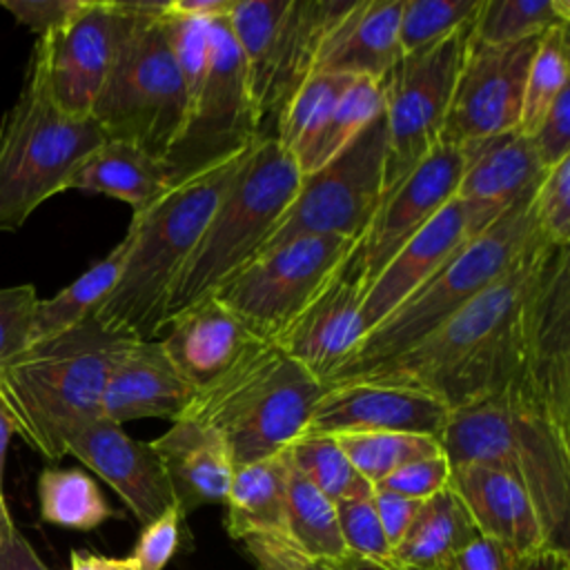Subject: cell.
<instances>
[{
  "mask_svg": "<svg viewBox=\"0 0 570 570\" xmlns=\"http://www.w3.org/2000/svg\"><path fill=\"white\" fill-rule=\"evenodd\" d=\"M548 247L552 245L534 247L508 274L403 354L343 383L370 381L414 387L432 394L448 410L514 385L521 367V307Z\"/></svg>",
  "mask_w": 570,
  "mask_h": 570,
  "instance_id": "6da1fadb",
  "label": "cell"
},
{
  "mask_svg": "<svg viewBox=\"0 0 570 570\" xmlns=\"http://www.w3.org/2000/svg\"><path fill=\"white\" fill-rule=\"evenodd\" d=\"M140 336L94 316L31 343L0 374V401L16 434L49 461L87 423L100 419L107 376Z\"/></svg>",
  "mask_w": 570,
  "mask_h": 570,
  "instance_id": "7a4b0ae2",
  "label": "cell"
},
{
  "mask_svg": "<svg viewBox=\"0 0 570 570\" xmlns=\"http://www.w3.org/2000/svg\"><path fill=\"white\" fill-rule=\"evenodd\" d=\"M450 465L479 463L514 479L530 497L550 550L570 552V432L517 385L450 410L441 430Z\"/></svg>",
  "mask_w": 570,
  "mask_h": 570,
  "instance_id": "3957f363",
  "label": "cell"
},
{
  "mask_svg": "<svg viewBox=\"0 0 570 570\" xmlns=\"http://www.w3.org/2000/svg\"><path fill=\"white\" fill-rule=\"evenodd\" d=\"M245 154L247 149L174 185L145 212L131 216L120 276L91 314L96 321L140 338L160 334L169 289Z\"/></svg>",
  "mask_w": 570,
  "mask_h": 570,
  "instance_id": "277c9868",
  "label": "cell"
},
{
  "mask_svg": "<svg viewBox=\"0 0 570 570\" xmlns=\"http://www.w3.org/2000/svg\"><path fill=\"white\" fill-rule=\"evenodd\" d=\"M532 194L503 209L499 218L470 238L443 267L374 325L323 385H338L372 365L403 354L508 274L525 254L548 245L534 223Z\"/></svg>",
  "mask_w": 570,
  "mask_h": 570,
  "instance_id": "5b68a950",
  "label": "cell"
},
{
  "mask_svg": "<svg viewBox=\"0 0 570 570\" xmlns=\"http://www.w3.org/2000/svg\"><path fill=\"white\" fill-rule=\"evenodd\" d=\"M167 2H116L118 40L91 118L109 140H125L165 160L189 102L165 20Z\"/></svg>",
  "mask_w": 570,
  "mask_h": 570,
  "instance_id": "8992f818",
  "label": "cell"
},
{
  "mask_svg": "<svg viewBox=\"0 0 570 570\" xmlns=\"http://www.w3.org/2000/svg\"><path fill=\"white\" fill-rule=\"evenodd\" d=\"M298 183L294 158L274 136H263L247 149L169 289L163 327L176 312L214 294L263 249Z\"/></svg>",
  "mask_w": 570,
  "mask_h": 570,
  "instance_id": "52a82bcc",
  "label": "cell"
},
{
  "mask_svg": "<svg viewBox=\"0 0 570 570\" xmlns=\"http://www.w3.org/2000/svg\"><path fill=\"white\" fill-rule=\"evenodd\" d=\"M325 385L267 341L214 383L196 390L185 416L214 428L234 468L283 452L314 414Z\"/></svg>",
  "mask_w": 570,
  "mask_h": 570,
  "instance_id": "ba28073f",
  "label": "cell"
},
{
  "mask_svg": "<svg viewBox=\"0 0 570 570\" xmlns=\"http://www.w3.org/2000/svg\"><path fill=\"white\" fill-rule=\"evenodd\" d=\"M105 140L87 116L65 114L29 62L16 102L0 120V232H16L51 196L67 189L76 167Z\"/></svg>",
  "mask_w": 570,
  "mask_h": 570,
  "instance_id": "9c48e42d",
  "label": "cell"
},
{
  "mask_svg": "<svg viewBox=\"0 0 570 570\" xmlns=\"http://www.w3.org/2000/svg\"><path fill=\"white\" fill-rule=\"evenodd\" d=\"M385 156L387 129L381 111L345 149L301 176L292 203L258 254L301 236L361 238L385 191Z\"/></svg>",
  "mask_w": 570,
  "mask_h": 570,
  "instance_id": "30bf717a",
  "label": "cell"
},
{
  "mask_svg": "<svg viewBox=\"0 0 570 570\" xmlns=\"http://www.w3.org/2000/svg\"><path fill=\"white\" fill-rule=\"evenodd\" d=\"M209 40L205 80L187 111L180 138L163 160L171 187L243 154L263 138L261 116L227 18L209 22Z\"/></svg>",
  "mask_w": 570,
  "mask_h": 570,
  "instance_id": "8fae6325",
  "label": "cell"
},
{
  "mask_svg": "<svg viewBox=\"0 0 570 570\" xmlns=\"http://www.w3.org/2000/svg\"><path fill=\"white\" fill-rule=\"evenodd\" d=\"M472 22L432 47L401 56L383 78L385 189L439 145Z\"/></svg>",
  "mask_w": 570,
  "mask_h": 570,
  "instance_id": "7c38bea8",
  "label": "cell"
},
{
  "mask_svg": "<svg viewBox=\"0 0 570 570\" xmlns=\"http://www.w3.org/2000/svg\"><path fill=\"white\" fill-rule=\"evenodd\" d=\"M358 240V238H356ZM356 240L301 236L254 256L214 296L261 338L274 341L318 294Z\"/></svg>",
  "mask_w": 570,
  "mask_h": 570,
  "instance_id": "4fadbf2b",
  "label": "cell"
},
{
  "mask_svg": "<svg viewBox=\"0 0 570 570\" xmlns=\"http://www.w3.org/2000/svg\"><path fill=\"white\" fill-rule=\"evenodd\" d=\"M570 432V247H548L521 307V367L514 383Z\"/></svg>",
  "mask_w": 570,
  "mask_h": 570,
  "instance_id": "5bb4252c",
  "label": "cell"
},
{
  "mask_svg": "<svg viewBox=\"0 0 570 570\" xmlns=\"http://www.w3.org/2000/svg\"><path fill=\"white\" fill-rule=\"evenodd\" d=\"M539 38L488 45L470 33L439 142L463 145L519 127L525 73Z\"/></svg>",
  "mask_w": 570,
  "mask_h": 570,
  "instance_id": "9a60e30c",
  "label": "cell"
},
{
  "mask_svg": "<svg viewBox=\"0 0 570 570\" xmlns=\"http://www.w3.org/2000/svg\"><path fill=\"white\" fill-rule=\"evenodd\" d=\"M116 40V2L85 0L62 27L36 40L29 62L65 114L87 118L109 73Z\"/></svg>",
  "mask_w": 570,
  "mask_h": 570,
  "instance_id": "2e32d148",
  "label": "cell"
},
{
  "mask_svg": "<svg viewBox=\"0 0 570 570\" xmlns=\"http://www.w3.org/2000/svg\"><path fill=\"white\" fill-rule=\"evenodd\" d=\"M503 209L454 196L387 261L363 294L361 325L367 334L419 285L443 267ZM363 334V336H365Z\"/></svg>",
  "mask_w": 570,
  "mask_h": 570,
  "instance_id": "e0dca14e",
  "label": "cell"
},
{
  "mask_svg": "<svg viewBox=\"0 0 570 570\" xmlns=\"http://www.w3.org/2000/svg\"><path fill=\"white\" fill-rule=\"evenodd\" d=\"M363 294L365 265L361 243L356 240L318 294L272 343L325 383L365 334L361 325Z\"/></svg>",
  "mask_w": 570,
  "mask_h": 570,
  "instance_id": "ac0fdd59",
  "label": "cell"
},
{
  "mask_svg": "<svg viewBox=\"0 0 570 570\" xmlns=\"http://www.w3.org/2000/svg\"><path fill=\"white\" fill-rule=\"evenodd\" d=\"M461 169V147L439 142L403 178L383 191L376 212L358 238L365 265V289L407 238L456 196Z\"/></svg>",
  "mask_w": 570,
  "mask_h": 570,
  "instance_id": "d6986e66",
  "label": "cell"
},
{
  "mask_svg": "<svg viewBox=\"0 0 570 570\" xmlns=\"http://www.w3.org/2000/svg\"><path fill=\"white\" fill-rule=\"evenodd\" d=\"M450 410L428 392L352 381L341 385H325L314 414L309 432L323 434H356V432H410L441 436Z\"/></svg>",
  "mask_w": 570,
  "mask_h": 570,
  "instance_id": "ffe728a7",
  "label": "cell"
},
{
  "mask_svg": "<svg viewBox=\"0 0 570 570\" xmlns=\"http://www.w3.org/2000/svg\"><path fill=\"white\" fill-rule=\"evenodd\" d=\"M65 452L96 472L145 525L174 505V494L158 454L122 425L96 419L69 436Z\"/></svg>",
  "mask_w": 570,
  "mask_h": 570,
  "instance_id": "44dd1931",
  "label": "cell"
},
{
  "mask_svg": "<svg viewBox=\"0 0 570 570\" xmlns=\"http://www.w3.org/2000/svg\"><path fill=\"white\" fill-rule=\"evenodd\" d=\"M163 330H167L160 338L167 356L196 390L214 383L267 343L214 294L176 312Z\"/></svg>",
  "mask_w": 570,
  "mask_h": 570,
  "instance_id": "7402d4cb",
  "label": "cell"
},
{
  "mask_svg": "<svg viewBox=\"0 0 570 570\" xmlns=\"http://www.w3.org/2000/svg\"><path fill=\"white\" fill-rule=\"evenodd\" d=\"M196 387L176 370L160 338H136L111 367L100 414L111 423L134 419H183Z\"/></svg>",
  "mask_w": 570,
  "mask_h": 570,
  "instance_id": "603a6c76",
  "label": "cell"
},
{
  "mask_svg": "<svg viewBox=\"0 0 570 570\" xmlns=\"http://www.w3.org/2000/svg\"><path fill=\"white\" fill-rule=\"evenodd\" d=\"M448 488L461 499L479 534L525 557L550 550L528 492L508 474L479 463H459L450 465Z\"/></svg>",
  "mask_w": 570,
  "mask_h": 570,
  "instance_id": "cb8c5ba5",
  "label": "cell"
},
{
  "mask_svg": "<svg viewBox=\"0 0 570 570\" xmlns=\"http://www.w3.org/2000/svg\"><path fill=\"white\" fill-rule=\"evenodd\" d=\"M354 0H289L283 13L269 76L258 102L261 131L278 120L292 94L314 73L327 33L345 18ZM274 136V131H272Z\"/></svg>",
  "mask_w": 570,
  "mask_h": 570,
  "instance_id": "d4e9b609",
  "label": "cell"
},
{
  "mask_svg": "<svg viewBox=\"0 0 570 570\" xmlns=\"http://www.w3.org/2000/svg\"><path fill=\"white\" fill-rule=\"evenodd\" d=\"M149 445L158 454L174 501L185 517L200 505L225 503L236 468L214 428L183 416Z\"/></svg>",
  "mask_w": 570,
  "mask_h": 570,
  "instance_id": "484cf974",
  "label": "cell"
},
{
  "mask_svg": "<svg viewBox=\"0 0 570 570\" xmlns=\"http://www.w3.org/2000/svg\"><path fill=\"white\" fill-rule=\"evenodd\" d=\"M403 0H354L327 33L314 71L383 80L401 60L399 18Z\"/></svg>",
  "mask_w": 570,
  "mask_h": 570,
  "instance_id": "4316f807",
  "label": "cell"
},
{
  "mask_svg": "<svg viewBox=\"0 0 570 570\" xmlns=\"http://www.w3.org/2000/svg\"><path fill=\"white\" fill-rule=\"evenodd\" d=\"M463 169L456 196L497 209H508L519 198L532 194L546 169L530 136L519 129L459 145Z\"/></svg>",
  "mask_w": 570,
  "mask_h": 570,
  "instance_id": "83f0119b",
  "label": "cell"
},
{
  "mask_svg": "<svg viewBox=\"0 0 570 570\" xmlns=\"http://www.w3.org/2000/svg\"><path fill=\"white\" fill-rule=\"evenodd\" d=\"M67 189L102 194L127 203L134 214H140L165 196L171 185L160 158L134 142L105 140L76 167Z\"/></svg>",
  "mask_w": 570,
  "mask_h": 570,
  "instance_id": "f1b7e54d",
  "label": "cell"
},
{
  "mask_svg": "<svg viewBox=\"0 0 570 570\" xmlns=\"http://www.w3.org/2000/svg\"><path fill=\"white\" fill-rule=\"evenodd\" d=\"M287 452L234 470L225 497V528L234 539L267 537L285 541Z\"/></svg>",
  "mask_w": 570,
  "mask_h": 570,
  "instance_id": "f546056e",
  "label": "cell"
},
{
  "mask_svg": "<svg viewBox=\"0 0 570 570\" xmlns=\"http://www.w3.org/2000/svg\"><path fill=\"white\" fill-rule=\"evenodd\" d=\"M479 537L461 499L443 488L425 499L403 539L392 550L396 570H441L461 548Z\"/></svg>",
  "mask_w": 570,
  "mask_h": 570,
  "instance_id": "4dcf8cb0",
  "label": "cell"
},
{
  "mask_svg": "<svg viewBox=\"0 0 570 570\" xmlns=\"http://www.w3.org/2000/svg\"><path fill=\"white\" fill-rule=\"evenodd\" d=\"M285 543L305 557L358 568L343 543L334 503L292 463L285 497Z\"/></svg>",
  "mask_w": 570,
  "mask_h": 570,
  "instance_id": "1f68e13d",
  "label": "cell"
},
{
  "mask_svg": "<svg viewBox=\"0 0 570 570\" xmlns=\"http://www.w3.org/2000/svg\"><path fill=\"white\" fill-rule=\"evenodd\" d=\"M127 249L129 234H125V238L107 256L96 261L85 274L62 287L58 294L45 301L38 298L31 323V343L45 341L89 318L116 285Z\"/></svg>",
  "mask_w": 570,
  "mask_h": 570,
  "instance_id": "d6a6232c",
  "label": "cell"
},
{
  "mask_svg": "<svg viewBox=\"0 0 570 570\" xmlns=\"http://www.w3.org/2000/svg\"><path fill=\"white\" fill-rule=\"evenodd\" d=\"M38 501L42 521L69 530H94L114 517L98 483L80 468H45Z\"/></svg>",
  "mask_w": 570,
  "mask_h": 570,
  "instance_id": "836d02e7",
  "label": "cell"
},
{
  "mask_svg": "<svg viewBox=\"0 0 570 570\" xmlns=\"http://www.w3.org/2000/svg\"><path fill=\"white\" fill-rule=\"evenodd\" d=\"M352 80V76L343 73L314 71L285 102L274 127V138L294 158V163L314 142Z\"/></svg>",
  "mask_w": 570,
  "mask_h": 570,
  "instance_id": "e575fe53",
  "label": "cell"
},
{
  "mask_svg": "<svg viewBox=\"0 0 570 570\" xmlns=\"http://www.w3.org/2000/svg\"><path fill=\"white\" fill-rule=\"evenodd\" d=\"M383 111V80L354 78L334 105L323 129L296 160L301 176L318 169L345 149Z\"/></svg>",
  "mask_w": 570,
  "mask_h": 570,
  "instance_id": "d590c367",
  "label": "cell"
},
{
  "mask_svg": "<svg viewBox=\"0 0 570 570\" xmlns=\"http://www.w3.org/2000/svg\"><path fill=\"white\" fill-rule=\"evenodd\" d=\"M285 450L292 468L298 470L332 503L372 497V483L356 472L336 436L305 430Z\"/></svg>",
  "mask_w": 570,
  "mask_h": 570,
  "instance_id": "8d00e7d4",
  "label": "cell"
},
{
  "mask_svg": "<svg viewBox=\"0 0 570 570\" xmlns=\"http://www.w3.org/2000/svg\"><path fill=\"white\" fill-rule=\"evenodd\" d=\"M289 0H234L227 24L240 51L249 89L258 109L267 85L278 27Z\"/></svg>",
  "mask_w": 570,
  "mask_h": 570,
  "instance_id": "74e56055",
  "label": "cell"
},
{
  "mask_svg": "<svg viewBox=\"0 0 570 570\" xmlns=\"http://www.w3.org/2000/svg\"><path fill=\"white\" fill-rule=\"evenodd\" d=\"M554 27H570L568 0H481L472 22V38L505 45L541 36Z\"/></svg>",
  "mask_w": 570,
  "mask_h": 570,
  "instance_id": "f35d334b",
  "label": "cell"
},
{
  "mask_svg": "<svg viewBox=\"0 0 570 570\" xmlns=\"http://www.w3.org/2000/svg\"><path fill=\"white\" fill-rule=\"evenodd\" d=\"M336 441L341 443L356 472L367 483H372V488L412 461L443 454L441 441L428 434L356 432L336 434Z\"/></svg>",
  "mask_w": 570,
  "mask_h": 570,
  "instance_id": "ab89813d",
  "label": "cell"
},
{
  "mask_svg": "<svg viewBox=\"0 0 570 570\" xmlns=\"http://www.w3.org/2000/svg\"><path fill=\"white\" fill-rule=\"evenodd\" d=\"M568 27H554L541 33L537 51L530 60L525 85L519 131L530 136L554 98L568 87Z\"/></svg>",
  "mask_w": 570,
  "mask_h": 570,
  "instance_id": "60d3db41",
  "label": "cell"
},
{
  "mask_svg": "<svg viewBox=\"0 0 570 570\" xmlns=\"http://www.w3.org/2000/svg\"><path fill=\"white\" fill-rule=\"evenodd\" d=\"M481 0H403L399 18L401 53H414L436 45L456 29L470 24Z\"/></svg>",
  "mask_w": 570,
  "mask_h": 570,
  "instance_id": "b9f144b4",
  "label": "cell"
},
{
  "mask_svg": "<svg viewBox=\"0 0 570 570\" xmlns=\"http://www.w3.org/2000/svg\"><path fill=\"white\" fill-rule=\"evenodd\" d=\"M338 530L350 557L358 568L396 570L392 546L379 523L372 497L334 503Z\"/></svg>",
  "mask_w": 570,
  "mask_h": 570,
  "instance_id": "7bdbcfd3",
  "label": "cell"
},
{
  "mask_svg": "<svg viewBox=\"0 0 570 570\" xmlns=\"http://www.w3.org/2000/svg\"><path fill=\"white\" fill-rule=\"evenodd\" d=\"M534 223L552 247H570V156L546 169L532 194Z\"/></svg>",
  "mask_w": 570,
  "mask_h": 570,
  "instance_id": "ee69618b",
  "label": "cell"
},
{
  "mask_svg": "<svg viewBox=\"0 0 570 570\" xmlns=\"http://www.w3.org/2000/svg\"><path fill=\"white\" fill-rule=\"evenodd\" d=\"M165 20L169 31V45L176 60V67L180 71L187 102L191 107L196 94L200 91V85L205 80L207 67H209V22L171 16L165 7Z\"/></svg>",
  "mask_w": 570,
  "mask_h": 570,
  "instance_id": "f6af8a7d",
  "label": "cell"
},
{
  "mask_svg": "<svg viewBox=\"0 0 570 570\" xmlns=\"http://www.w3.org/2000/svg\"><path fill=\"white\" fill-rule=\"evenodd\" d=\"M38 294L31 283L0 287V374L29 347Z\"/></svg>",
  "mask_w": 570,
  "mask_h": 570,
  "instance_id": "bcb514c9",
  "label": "cell"
},
{
  "mask_svg": "<svg viewBox=\"0 0 570 570\" xmlns=\"http://www.w3.org/2000/svg\"><path fill=\"white\" fill-rule=\"evenodd\" d=\"M183 521L185 514L174 503L156 519L142 525L138 541L131 550V559L138 566V570H163L169 563L180 543Z\"/></svg>",
  "mask_w": 570,
  "mask_h": 570,
  "instance_id": "7dc6e473",
  "label": "cell"
},
{
  "mask_svg": "<svg viewBox=\"0 0 570 570\" xmlns=\"http://www.w3.org/2000/svg\"><path fill=\"white\" fill-rule=\"evenodd\" d=\"M450 481V463L445 454L425 456L419 461H412L390 476H385L381 483H376V490H387L414 501H425L448 488Z\"/></svg>",
  "mask_w": 570,
  "mask_h": 570,
  "instance_id": "c3c4849f",
  "label": "cell"
},
{
  "mask_svg": "<svg viewBox=\"0 0 570 570\" xmlns=\"http://www.w3.org/2000/svg\"><path fill=\"white\" fill-rule=\"evenodd\" d=\"M543 169L570 156V85L554 98L534 131L530 134Z\"/></svg>",
  "mask_w": 570,
  "mask_h": 570,
  "instance_id": "681fc988",
  "label": "cell"
},
{
  "mask_svg": "<svg viewBox=\"0 0 570 570\" xmlns=\"http://www.w3.org/2000/svg\"><path fill=\"white\" fill-rule=\"evenodd\" d=\"M243 543L258 570H367V568H352V566L305 557L281 539L249 537V539H243Z\"/></svg>",
  "mask_w": 570,
  "mask_h": 570,
  "instance_id": "f907efd6",
  "label": "cell"
},
{
  "mask_svg": "<svg viewBox=\"0 0 570 570\" xmlns=\"http://www.w3.org/2000/svg\"><path fill=\"white\" fill-rule=\"evenodd\" d=\"M530 559L532 557L519 554L517 550L479 534L441 570H525Z\"/></svg>",
  "mask_w": 570,
  "mask_h": 570,
  "instance_id": "816d5d0a",
  "label": "cell"
},
{
  "mask_svg": "<svg viewBox=\"0 0 570 570\" xmlns=\"http://www.w3.org/2000/svg\"><path fill=\"white\" fill-rule=\"evenodd\" d=\"M85 0H2L0 7L7 9L20 24L29 27L38 38L62 27Z\"/></svg>",
  "mask_w": 570,
  "mask_h": 570,
  "instance_id": "f5cc1de1",
  "label": "cell"
},
{
  "mask_svg": "<svg viewBox=\"0 0 570 570\" xmlns=\"http://www.w3.org/2000/svg\"><path fill=\"white\" fill-rule=\"evenodd\" d=\"M372 503L379 517V523L392 546V550L396 548V543L403 539V534L407 532L410 523L414 521L419 508L423 501H414L387 490H376L372 492Z\"/></svg>",
  "mask_w": 570,
  "mask_h": 570,
  "instance_id": "db71d44e",
  "label": "cell"
},
{
  "mask_svg": "<svg viewBox=\"0 0 570 570\" xmlns=\"http://www.w3.org/2000/svg\"><path fill=\"white\" fill-rule=\"evenodd\" d=\"M0 570H49L27 537L11 525L0 539Z\"/></svg>",
  "mask_w": 570,
  "mask_h": 570,
  "instance_id": "11a10c76",
  "label": "cell"
},
{
  "mask_svg": "<svg viewBox=\"0 0 570 570\" xmlns=\"http://www.w3.org/2000/svg\"><path fill=\"white\" fill-rule=\"evenodd\" d=\"M234 0H169L167 13L214 22L229 16Z\"/></svg>",
  "mask_w": 570,
  "mask_h": 570,
  "instance_id": "9f6ffc18",
  "label": "cell"
},
{
  "mask_svg": "<svg viewBox=\"0 0 570 570\" xmlns=\"http://www.w3.org/2000/svg\"><path fill=\"white\" fill-rule=\"evenodd\" d=\"M69 561V570H138L131 557H105L89 550H73Z\"/></svg>",
  "mask_w": 570,
  "mask_h": 570,
  "instance_id": "6f0895ef",
  "label": "cell"
},
{
  "mask_svg": "<svg viewBox=\"0 0 570 570\" xmlns=\"http://www.w3.org/2000/svg\"><path fill=\"white\" fill-rule=\"evenodd\" d=\"M16 434L13 430V423L0 401V537L13 525V519L9 514V508H7V501H4V492H2V470H4V456H7V448H9V441L11 436Z\"/></svg>",
  "mask_w": 570,
  "mask_h": 570,
  "instance_id": "680465c9",
  "label": "cell"
},
{
  "mask_svg": "<svg viewBox=\"0 0 570 570\" xmlns=\"http://www.w3.org/2000/svg\"><path fill=\"white\" fill-rule=\"evenodd\" d=\"M525 570H570V552L543 550L530 559Z\"/></svg>",
  "mask_w": 570,
  "mask_h": 570,
  "instance_id": "91938a15",
  "label": "cell"
},
{
  "mask_svg": "<svg viewBox=\"0 0 570 570\" xmlns=\"http://www.w3.org/2000/svg\"><path fill=\"white\" fill-rule=\"evenodd\" d=\"M0 539H2V537H0Z\"/></svg>",
  "mask_w": 570,
  "mask_h": 570,
  "instance_id": "94428289",
  "label": "cell"
},
{
  "mask_svg": "<svg viewBox=\"0 0 570 570\" xmlns=\"http://www.w3.org/2000/svg\"><path fill=\"white\" fill-rule=\"evenodd\" d=\"M367 570H370V568H367Z\"/></svg>",
  "mask_w": 570,
  "mask_h": 570,
  "instance_id": "6125c7cd",
  "label": "cell"
}]
</instances>
